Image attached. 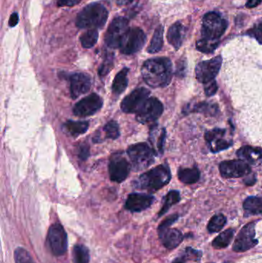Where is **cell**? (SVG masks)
I'll use <instances>...</instances> for the list:
<instances>
[{"instance_id": "6da1fadb", "label": "cell", "mask_w": 262, "mask_h": 263, "mask_svg": "<svg viewBox=\"0 0 262 263\" xmlns=\"http://www.w3.org/2000/svg\"><path fill=\"white\" fill-rule=\"evenodd\" d=\"M228 28V22L215 12H209L203 19L201 39L196 42V48L200 52L211 53L218 47L221 37Z\"/></svg>"}, {"instance_id": "7a4b0ae2", "label": "cell", "mask_w": 262, "mask_h": 263, "mask_svg": "<svg viewBox=\"0 0 262 263\" xmlns=\"http://www.w3.org/2000/svg\"><path fill=\"white\" fill-rule=\"evenodd\" d=\"M141 72L143 80L151 87H165L172 80V62L165 57L151 58L144 62Z\"/></svg>"}, {"instance_id": "3957f363", "label": "cell", "mask_w": 262, "mask_h": 263, "mask_svg": "<svg viewBox=\"0 0 262 263\" xmlns=\"http://www.w3.org/2000/svg\"><path fill=\"white\" fill-rule=\"evenodd\" d=\"M171 178L169 167L167 165H160L143 174L135 180L134 185L140 189L157 191L170 182Z\"/></svg>"}, {"instance_id": "277c9868", "label": "cell", "mask_w": 262, "mask_h": 263, "mask_svg": "<svg viewBox=\"0 0 262 263\" xmlns=\"http://www.w3.org/2000/svg\"><path fill=\"white\" fill-rule=\"evenodd\" d=\"M109 13L102 4L94 3L86 6L76 19V26L80 29H96L106 23Z\"/></svg>"}, {"instance_id": "5b68a950", "label": "cell", "mask_w": 262, "mask_h": 263, "mask_svg": "<svg viewBox=\"0 0 262 263\" xmlns=\"http://www.w3.org/2000/svg\"><path fill=\"white\" fill-rule=\"evenodd\" d=\"M127 154L134 170L140 171L149 167L154 163L156 153L147 143H143L129 146Z\"/></svg>"}, {"instance_id": "8992f818", "label": "cell", "mask_w": 262, "mask_h": 263, "mask_svg": "<svg viewBox=\"0 0 262 263\" xmlns=\"http://www.w3.org/2000/svg\"><path fill=\"white\" fill-rule=\"evenodd\" d=\"M146 42V36L143 29L140 28H129L121 42H120V52L125 55H132L139 52L144 46Z\"/></svg>"}, {"instance_id": "52a82bcc", "label": "cell", "mask_w": 262, "mask_h": 263, "mask_svg": "<svg viewBox=\"0 0 262 263\" xmlns=\"http://www.w3.org/2000/svg\"><path fill=\"white\" fill-rule=\"evenodd\" d=\"M47 239L54 255L61 256L66 253L68 248V237L65 229L60 223H54L49 227Z\"/></svg>"}, {"instance_id": "ba28073f", "label": "cell", "mask_w": 262, "mask_h": 263, "mask_svg": "<svg viewBox=\"0 0 262 263\" xmlns=\"http://www.w3.org/2000/svg\"><path fill=\"white\" fill-rule=\"evenodd\" d=\"M128 29L129 27L127 19L124 17L114 19L105 33V42L107 46L112 49L119 48L120 42Z\"/></svg>"}, {"instance_id": "9c48e42d", "label": "cell", "mask_w": 262, "mask_h": 263, "mask_svg": "<svg viewBox=\"0 0 262 263\" xmlns=\"http://www.w3.org/2000/svg\"><path fill=\"white\" fill-rule=\"evenodd\" d=\"M255 222L246 224L238 232L233 244V250L237 252H246L258 243L255 238Z\"/></svg>"}, {"instance_id": "30bf717a", "label": "cell", "mask_w": 262, "mask_h": 263, "mask_svg": "<svg viewBox=\"0 0 262 263\" xmlns=\"http://www.w3.org/2000/svg\"><path fill=\"white\" fill-rule=\"evenodd\" d=\"M150 91L146 88H138L123 99L121 109L125 113H136L141 110L147 99Z\"/></svg>"}, {"instance_id": "8fae6325", "label": "cell", "mask_w": 262, "mask_h": 263, "mask_svg": "<svg viewBox=\"0 0 262 263\" xmlns=\"http://www.w3.org/2000/svg\"><path fill=\"white\" fill-rule=\"evenodd\" d=\"M222 63V58L220 55L211 58L209 60L199 62L195 68L196 79L198 81L206 84L215 80L220 70Z\"/></svg>"}, {"instance_id": "7c38bea8", "label": "cell", "mask_w": 262, "mask_h": 263, "mask_svg": "<svg viewBox=\"0 0 262 263\" xmlns=\"http://www.w3.org/2000/svg\"><path fill=\"white\" fill-rule=\"evenodd\" d=\"M163 105L156 98H149L141 110L136 115L138 122L149 124L156 122L163 112Z\"/></svg>"}, {"instance_id": "4fadbf2b", "label": "cell", "mask_w": 262, "mask_h": 263, "mask_svg": "<svg viewBox=\"0 0 262 263\" xmlns=\"http://www.w3.org/2000/svg\"><path fill=\"white\" fill-rule=\"evenodd\" d=\"M131 170V166L127 159L121 155L115 154L111 157L109 164V177L112 182L125 181Z\"/></svg>"}, {"instance_id": "5bb4252c", "label": "cell", "mask_w": 262, "mask_h": 263, "mask_svg": "<svg viewBox=\"0 0 262 263\" xmlns=\"http://www.w3.org/2000/svg\"><path fill=\"white\" fill-rule=\"evenodd\" d=\"M103 101L99 95L93 93L77 102L73 107V113L79 117L94 115L102 108Z\"/></svg>"}, {"instance_id": "9a60e30c", "label": "cell", "mask_w": 262, "mask_h": 263, "mask_svg": "<svg viewBox=\"0 0 262 263\" xmlns=\"http://www.w3.org/2000/svg\"><path fill=\"white\" fill-rule=\"evenodd\" d=\"M219 168L222 177L226 179L242 177L251 172L249 165L241 159L222 162Z\"/></svg>"}, {"instance_id": "2e32d148", "label": "cell", "mask_w": 262, "mask_h": 263, "mask_svg": "<svg viewBox=\"0 0 262 263\" xmlns=\"http://www.w3.org/2000/svg\"><path fill=\"white\" fill-rule=\"evenodd\" d=\"M70 93L73 99H76L81 95L88 93L92 86V80L88 74L76 73L70 77Z\"/></svg>"}, {"instance_id": "e0dca14e", "label": "cell", "mask_w": 262, "mask_h": 263, "mask_svg": "<svg viewBox=\"0 0 262 263\" xmlns=\"http://www.w3.org/2000/svg\"><path fill=\"white\" fill-rule=\"evenodd\" d=\"M155 198L147 194H130L125 202V209L133 213H140L152 206Z\"/></svg>"}, {"instance_id": "ac0fdd59", "label": "cell", "mask_w": 262, "mask_h": 263, "mask_svg": "<svg viewBox=\"0 0 262 263\" xmlns=\"http://www.w3.org/2000/svg\"><path fill=\"white\" fill-rule=\"evenodd\" d=\"M225 135V130L222 128H215L206 133V140L211 146V150L212 152L215 153L227 150L232 146V142L227 141L222 139Z\"/></svg>"}, {"instance_id": "d6986e66", "label": "cell", "mask_w": 262, "mask_h": 263, "mask_svg": "<svg viewBox=\"0 0 262 263\" xmlns=\"http://www.w3.org/2000/svg\"><path fill=\"white\" fill-rule=\"evenodd\" d=\"M159 239L165 248L173 249L178 247L183 241V235L176 229H165L159 232Z\"/></svg>"}, {"instance_id": "ffe728a7", "label": "cell", "mask_w": 262, "mask_h": 263, "mask_svg": "<svg viewBox=\"0 0 262 263\" xmlns=\"http://www.w3.org/2000/svg\"><path fill=\"white\" fill-rule=\"evenodd\" d=\"M185 33H186V28L184 27L182 23L177 22L168 29L167 39L168 42L177 50L182 45Z\"/></svg>"}, {"instance_id": "44dd1931", "label": "cell", "mask_w": 262, "mask_h": 263, "mask_svg": "<svg viewBox=\"0 0 262 263\" xmlns=\"http://www.w3.org/2000/svg\"><path fill=\"white\" fill-rule=\"evenodd\" d=\"M237 155L241 160L254 163L262 159V150L251 146H244L237 152Z\"/></svg>"}, {"instance_id": "7402d4cb", "label": "cell", "mask_w": 262, "mask_h": 263, "mask_svg": "<svg viewBox=\"0 0 262 263\" xmlns=\"http://www.w3.org/2000/svg\"><path fill=\"white\" fill-rule=\"evenodd\" d=\"M129 70L124 68L115 76L112 83V90L113 94L118 96L126 90L128 84V73Z\"/></svg>"}, {"instance_id": "603a6c76", "label": "cell", "mask_w": 262, "mask_h": 263, "mask_svg": "<svg viewBox=\"0 0 262 263\" xmlns=\"http://www.w3.org/2000/svg\"><path fill=\"white\" fill-rule=\"evenodd\" d=\"M243 208L248 214H261L262 196H250L246 199L243 203Z\"/></svg>"}, {"instance_id": "cb8c5ba5", "label": "cell", "mask_w": 262, "mask_h": 263, "mask_svg": "<svg viewBox=\"0 0 262 263\" xmlns=\"http://www.w3.org/2000/svg\"><path fill=\"white\" fill-rule=\"evenodd\" d=\"M66 130L70 136L73 137H77L82 134H85L89 128V123L87 122H81V121H68L64 125Z\"/></svg>"}, {"instance_id": "d4e9b609", "label": "cell", "mask_w": 262, "mask_h": 263, "mask_svg": "<svg viewBox=\"0 0 262 263\" xmlns=\"http://www.w3.org/2000/svg\"><path fill=\"white\" fill-rule=\"evenodd\" d=\"M178 179L183 183L193 184L199 181L200 172L197 168L180 169L178 172Z\"/></svg>"}, {"instance_id": "484cf974", "label": "cell", "mask_w": 262, "mask_h": 263, "mask_svg": "<svg viewBox=\"0 0 262 263\" xmlns=\"http://www.w3.org/2000/svg\"><path fill=\"white\" fill-rule=\"evenodd\" d=\"M234 234H235L234 229H228L224 231L214 239L212 243V246L215 248H217V249L226 248L232 242L234 237Z\"/></svg>"}, {"instance_id": "4316f807", "label": "cell", "mask_w": 262, "mask_h": 263, "mask_svg": "<svg viewBox=\"0 0 262 263\" xmlns=\"http://www.w3.org/2000/svg\"><path fill=\"white\" fill-rule=\"evenodd\" d=\"M163 26H159L154 33L152 40L148 47V52L156 53L162 49V46H163Z\"/></svg>"}, {"instance_id": "83f0119b", "label": "cell", "mask_w": 262, "mask_h": 263, "mask_svg": "<svg viewBox=\"0 0 262 263\" xmlns=\"http://www.w3.org/2000/svg\"><path fill=\"white\" fill-rule=\"evenodd\" d=\"M73 256L74 263H89V248L82 244H77L73 248Z\"/></svg>"}, {"instance_id": "f1b7e54d", "label": "cell", "mask_w": 262, "mask_h": 263, "mask_svg": "<svg viewBox=\"0 0 262 263\" xmlns=\"http://www.w3.org/2000/svg\"><path fill=\"white\" fill-rule=\"evenodd\" d=\"M181 200L179 192L178 191H170L167 194L166 196L164 199L163 207L161 209L160 212L159 213V216H163L164 214L167 213L169 210V209L176 204Z\"/></svg>"}, {"instance_id": "f546056e", "label": "cell", "mask_w": 262, "mask_h": 263, "mask_svg": "<svg viewBox=\"0 0 262 263\" xmlns=\"http://www.w3.org/2000/svg\"><path fill=\"white\" fill-rule=\"evenodd\" d=\"M99 39V33L96 29H89L86 33H83L80 37V42L82 46L86 49H90L93 47Z\"/></svg>"}, {"instance_id": "4dcf8cb0", "label": "cell", "mask_w": 262, "mask_h": 263, "mask_svg": "<svg viewBox=\"0 0 262 263\" xmlns=\"http://www.w3.org/2000/svg\"><path fill=\"white\" fill-rule=\"evenodd\" d=\"M227 223V219L224 215L218 214L210 219L208 224V230L211 233L219 232L223 229Z\"/></svg>"}, {"instance_id": "1f68e13d", "label": "cell", "mask_w": 262, "mask_h": 263, "mask_svg": "<svg viewBox=\"0 0 262 263\" xmlns=\"http://www.w3.org/2000/svg\"><path fill=\"white\" fill-rule=\"evenodd\" d=\"M14 259L16 263H36L28 251L22 247L16 248Z\"/></svg>"}, {"instance_id": "d6a6232c", "label": "cell", "mask_w": 262, "mask_h": 263, "mask_svg": "<svg viewBox=\"0 0 262 263\" xmlns=\"http://www.w3.org/2000/svg\"><path fill=\"white\" fill-rule=\"evenodd\" d=\"M105 137L110 140H116L119 137L120 131L118 124L115 121H110L104 127Z\"/></svg>"}, {"instance_id": "836d02e7", "label": "cell", "mask_w": 262, "mask_h": 263, "mask_svg": "<svg viewBox=\"0 0 262 263\" xmlns=\"http://www.w3.org/2000/svg\"><path fill=\"white\" fill-rule=\"evenodd\" d=\"M113 67V55L112 54L106 55L104 60L103 63L101 65L99 70V75L101 77H105L112 70Z\"/></svg>"}, {"instance_id": "e575fe53", "label": "cell", "mask_w": 262, "mask_h": 263, "mask_svg": "<svg viewBox=\"0 0 262 263\" xmlns=\"http://www.w3.org/2000/svg\"><path fill=\"white\" fill-rule=\"evenodd\" d=\"M247 34L254 37L259 43L262 44V20L254 25L252 28L248 29Z\"/></svg>"}, {"instance_id": "d590c367", "label": "cell", "mask_w": 262, "mask_h": 263, "mask_svg": "<svg viewBox=\"0 0 262 263\" xmlns=\"http://www.w3.org/2000/svg\"><path fill=\"white\" fill-rule=\"evenodd\" d=\"M194 111L214 115V113L217 112V106L208 104V103H200L194 106Z\"/></svg>"}, {"instance_id": "8d00e7d4", "label": "cell", "mask_w": 262, "mask_h": 263, "mask_svg": "<svg viewBox=\"0 0 262 263\" xmlns=\"http://www.w3.org/2000/svg\"><path fill=\"white\" fill-rule=\"evenodd\" d=\"M178 216L177 214L172 215V216H168L166 219L159 225V229L158 231L159 232H162V231L165 230L170 228V226L172 224L175 223L178 220Z\"/></svg>"}, {"instance_id": "74e56055", "label": "cell", "mask_w": 262, "mask_h": 263, "mask_svg": "<svg viewBox=\"0 0 262 263\" xmlns=\"http://www.w3.org/2000/svg\"><path fill=\"white\" fill-rule=\"evenodd\" d=\"M201 251H197L193 249L192 248H187L184 252V259H191V260H199L201 258Z\"/></svg>"}, {"instance_id": "f35d334b", "label": "cell", "mask_w": 262, "mask_h": 263, "mask_svg": "<svg viewBox=\"0 0 262 263\" xmlns=\"http://www.w3.org/2000/svg\"><path fill=\"white\" fill-rule=\"evenodd\" d=\"M205 86V93L208 96H213L218 90L217 83L215 80L209 82V83H206Z\"/></svg>"}, {"instance_id": "ab89813d", "label": "cell", "mask_w": 262, "mask_h": 263, "mask_svg": "<svg viewBox=\"0 0 262 263\" xmlns=\"http://www.w3.org/2000/svg\"><path fill=\"white\" fill-rule=\"evenodd\" d=\"M89 156V148L88 145H81L79 150V157L82 160L85 161L88 159Z\"/></svg>"}, {"instance_id": "60d3db41", "label": "cell", "mask_w": 262, "mask_h": 263, "mask_svg": "<svg viewBox=\"0 0 262 263\" xmlns=\"http://www.w3.org/2000/svg\"><path fill=\"white\" fill-rule=\"evenodd\" d=\"M82 0H57L58 7H73L80 4Z\"/></svg>"}, {"instance_id": "b9f144b4", "label": "cell", "mask_w": 262, "mask_h": 263, "mask_svg": "<svg viewBox=\"0 0 262 263\" xmlns=\"http://www.w3.org/2000/svg\"><path fill=\"white\" fill-rule=\"evenodd\" d=\"M19 23V16L18 13H14L10 16V20H9V25L11 27H14L17 26Z\"/></svg>"}, {"instance_id": "7bdbcfd3", "label": "cell", "mask_w": 262, "mask_h": 263, "mask_svg": "<svg viewBox=\"0 0 262 263\" xmlns=\"http://www.w3.org/2000/svg\"><path fill=\"white\" fill-rule=\"evenodd\" d=\"M262 3V0H248V2L246 3V7L247 8H254L260 5Z\"/></svg>"}, {"instance_id": "ee69618b", "label": "cell", "mask_w": 262, "mask_h": 263, "mask_svg": "<svg viewBox=\"0 0 262 263\" xmlns=\"http://www.w3.org/2000/svg\"><path fill=\"white\" fill-rule=\"evenodd\" d=\"M133 0H117L118 5H128L131 4Z\"/></svg>"}, {"instance_id": "f6af8a7d", "label": "cell", "mask_w": 262, "mask_h": 263, "mask_svg": "<svg viewBox=\"0 0 262 263\" xmlns=\"http://www.w3.org/2000/svg\"><path fill=\"white\" fill-rule=\"evenodd\" d=\"M172 263H184V261H181V260L180 259H176L175 260V261H173Z\"/></svg>"}]
</instances>
